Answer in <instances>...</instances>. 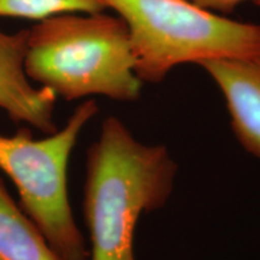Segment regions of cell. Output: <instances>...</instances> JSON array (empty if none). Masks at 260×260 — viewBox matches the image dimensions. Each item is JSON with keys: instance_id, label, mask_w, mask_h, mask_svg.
Instances as JSON below:
<instances>
[{"instance_id": "cell-10", "label": "cell", "mask_w": 260, "mask_h": 260, "mask_svg": "<svg viewBox=\"0 0 260 260\" xmlns=\"http://www.w3.org/2000/svg\"><path fill=\"white\" fill-rule=\"evenodd\" d=\"M254 4H256L258 6H260V2H256V3H254Z\"/></svg>"}, {"instance_id": "cell-3", "label": "cell", "mask_w": 260, "mask_h": 260, "mask_svg": "<svg viewBox=\"0 0 260 260\" xmlns=\"http://www.w3.org/2000/svg\"><path fill=\"white\" fill-rule=\"evenodd\" d=\"M126 24L142 82L159 83L181 64L260 54V25L234 21L186 0H102Z\"/></svg>"}, {"instance_id": "cell-6", "label": "cell", "mask_w": 260, "mask_h": 260, "mask_svg": "<svg viewBox=\"0 0 260 260\" xmlns=\"http://www.w3.org/2000/svg\"><path fill=\"white\" fill-rule=\"evenodd\" d=\"M199 65L223 94L236 140L260 159V54L210 59Z\"/></svg>"}, {"instance_id": "cell-7", "label": "cell", "mask_w": 260, "mask_h": 260, "mask_svg": "<svg viewBox=\"0 0 260 260\" xmlns=\"http://www.w3.org/2000/svg\"><path fill=\"white\" fill-rule=\"evenodd\" d=\"M0 260H63L0 177Z\"/></svg>"}, {"instance_id": "cell-4", "label": "cell", "mask_w": 260, "mask_h": 260, "mask_svg": "<svg viewBox=\"0 0 260 260\" xmlns=\"http://www.w3.org/2000/svg\"><path fill=\"white\" fill-rule=\"evenodd\" d=\"M99 107L87 99L63 128L44 139L19 126L14 135L0 134V170L11 180L19 206L63 260H89V248L77 226L68 190V169L81 133Z\"/></svg>"}, {"instance_id": "cell-1", "label": "cell", "mask_w": 260, "mask_h": 260, "mask_svg": "<svg viewBox=\"0 0 260 260\" xmlns=\"http://www.w3.org/2000/svg\"><path fill=\"white\" fill-rule=\"evenodd\" d=\"M178 167L164 145L139 141L121 119H104L86 160L83 216L89 260H135L140 217L167 205Z\"/></svg>"}, {"instance_id": "cell-2", "label": "cell", "mask_w": 260, "mask_h": 260, "mask_svg": "<svg viewBox=\"0 0 260 260\" xmlns=\"http://www.w3.org/2000/svg\"><path fill=\"white\" fill-rule=\"evenodd\" d=\"M25 73L65 102H135L144 86L126 24L104 12L58 15L28 28Z\"/></svg>"}, {"instance_id": "cell-8", "label": "cell", "mask_w": 260, "mask_h": 260, "mask_svg": "<svg viewBox=\"0 0 260 260\" xmlns=\"http://www.w3.org/2000/svg\"><path fill=\"white\" fill-rule=\"evenodd\" d=\"M106 10L102 0H0V17L40 22L64 14H98Z\"/></svg>"}, {"instance_id": "cell-9", "label": "cell", "mask_w": 260, "mask_h": 260, "mask_svg": "<svg viewBox=\"0 0 260 260\" xmlns=\"http://www.w3.org/2000/svg\"><path fill=\"white\" fill-rule=\"evenodd\" d=\"M198 8L206 10V11L213 12V14L229 15L239 6L241 3L247 0H186ZM253 3L260 2V0H252Z\"/></svg>"}, {"instance_id": "cell-5", "label": "cell", "mask_w": 260, "mask_h": 260, "mask_svg": "<svg viewBox=\"0 0 260 260\" xmlns=\"http://www.w3.org/2000/svg\"><path fill=\"white\" fill-rule=\"evenodd\" d=\"M28 28L14 34L0 30V109L16 124L25 123L44 134L57 132V95L34 87L25 73Z\"/></svg>"}]
</instances>
